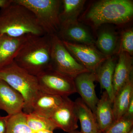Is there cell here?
<instances>
[{
	"instance_id": "obj_1",
	"label": "cell",
	"mask_w": 133,
	"mask_h": 133,
	"mask_svg": "<svg viewBox=\"0 0 133 133\" xmlns=\"http://www.w3.org/2000/svg\"><path fill=\"white\" fill-rule=\"evenodd\" d=\"M14 62L36 77L52 69L50 36L29 35Z\"/></svg>"
},
{
	"instance_id": "obj_15",
	"label": "cell",
	"mask_w": 133,
	"mask_h": 133,
	"mask_svg": "<svg viewBox=\"0 0 133 133\" xmlns=\"http://www.w3.org/2000/svg\"><path fill=\"white\" fill-rule=\"evenodd\" d=\"M63 100V97L40 90L32 102V112L50 118Z\"/></svg>"
},
{
	"instance_id": "obj_28",
	"label": "cell",
	"mask_w": 133,
	"mask_h": 133,
	"mask_svg": "<svg viewBox=\"0 0 133 133\" xmlns=\"http://www.w3.org/2000/svg\"><path fill=\"white\" fill-rule=\"evenodd\" d=\"M13 0H0V8L1 9L6 7L13 2Z\"/></svg>"
},
{
	"instance_id": "obj_29",
	"label": "cell",
	"mask_w": 133,
	"mask_h": 133,
	"mask_svg": "<svg viewBox=\"0 0 133 133\" xmlns=\"http://www.w3.org/2000/svg\"><path fill=\"white\" fill-rule=\"evenodd\" d=\"M35 133H53V131L49 130H42L35 132Z\"/></svg>"
},
{
	"instance_id": "obj_3",
	"label": "cell",
	"mask_w": 133,
	"mask_h": 133,
	"mask_svg": "<svg viewBox=\"0 0 133 133\" xmlns=\"http://www.w3.org/2000/svg\"><path fill=\"white\" fill-rule=\"evenodd\" d=\"M133 16L132 1L101 0L90 6L83 15V20L96 29L107 23L125 24Z\"/></svg>"
},
{
	"instance_id": "obj_8",
	"label": "cell",
	"mask_w": 133,
	"mask_h": 133,
	"mask_svg": "<svg viewBox=\"0 0 133 133\" xmlns=\"http://www.w3.org/2000/svg\"><path fill=\"white\" fill-rule=\"evenodd\" d=\"M66 49L78 62L88 71L95 73L108 58L94 45H85L63 41Z\"/></svg>"
},
{
	"instance_id": "obj_10",
	"label": "cell",
	"mask_w": 133,
	"mask_h": 133,
	"mask_svg": "<svg viewBox=\"0 0 133 133\" xmlns=\"http://www.w3.org/2000/svg\"><path fill=\"white\" fill-rule=\"evenodd\" d=\"M76 92L94 114L99 99L96 95L94 82L97 81L95 73L86 72L79 74L74 79Z\"/></svg>"
},
{
	"instance_id": "obj_25",
	"label": "cell",
	"mask_w": 133,
	"mask_h": 133,
	"mask_svg": "<svg viewBox=\"0 0 133 133\" xmlns=\"http://www.w3.org/2000/svg\"><path fill=\"white\" fill-rule=\"evenodd\" d=\"M127 52L132 56L133 55V30L128 29L121 34L120 43L118 54L120 52Z\"/></svg>"
},
{
	"instance_id": "obj_31",
	"label": "cell",
	"mask_w": 133,
	"mask_h": 133,
	"mask_svg": "<svg viewBox=\"0 0 133 133\" xmlns=\"http://www.w3.org/2000/svg\"><path fill=\"white\" fill-rule=\"evenodd\" d=\"M128 133H133V128L131 129V131L129 132Z\"/></svg>"
},
{
	"instance_id": "obj_30",
	"label": "cell",
	"mask_w": 133,
	"mask_h": 133,
	"mask_svg": "<svg viewBox=\"0 0 133 133\" xmlns=\"http://www.w3.org/2000/svg\"><path fill=\"white\" fill-rule=\"evenodd\" d=\"M69 133H82L80 131H77V130H75V131H72V132H70Z\"/></svg>"
},
{
	"instance_id": "obj_7",
	"label": "cell",
	"mask_w": 133,
	"mask_h": 133,
	"mask_svg": "<svg viewBox=\"0 0 133 133\" xmlns=\"http://www.w3.org/2000/svg\"><path fill=\"white\" fill-rule=\"evenodd\" d=\"M40 90L43 92L68 97L76 93L74 79L50 69L37 77Z\"/></svg>"
},
{
	"instance_id": "obj_5",
	"label": "cell",
	"mask_w": 133,
	"mask_h": 133,
	"mask_svg": "<svg viewBox=\"0 0 133 133\" xmlns=\"http://www.w3.org/2000/svg\"><path fill=\"white\" fill-rule=\"evenodd\" d=\"M28 9L35 17L45 35H57L60 28V0H14Z\"/></svg>"
},
{
	"instance_id": "obj_24",
	"label": "cell",
	"mask_w": 133,
	"mask_h": 133,
	"mask_svg": "<svg viewBox=\"0 0 133 133\" xmlns=\"http://www.w3.org/2000/svg\"><path fill=\"white\" fill-rule=\"evenodd\" d=\"M133 128V119L122 116L114 123L103 133H128Z\"/></svg>"
},
{
	"instance_id": "obj_11",
	"label": "cell",
	"mask_w": 133,
	"mask_h": 133,
	"mask_svg": "<svg viewBox=\"0 0 133 133\" xmlns=\"http://www.w3.org/2000/svg\"><path fill=\"white\" fill-rule=\"evenodd\" d=\"M24 106V99L22 95L7 83L0 79V110L12 116L22 112Z\"/></svg>"
},
{
	"instance_id": "obj_13",
	"label": "cell",
	"mask_w": 133,
	"mask_h": 133,
	"mask_svg": "<svg viewBox=\"0 0 133 133\" xmlns=\"http://www.w3.org/2000/svg\"><path fill=\"white\" fill-rule=\"evenodd\" d=\"M29 35L14 37L0 34V69L14 62Z\"/></svg>"
},
{
	"instance_id": "obj_14",
	"label": "cell",
	"mask_w": 133,
	"mask_h": 133,
	"mask_svg": "<svg viewBox=\"0 0 133 133\" xmlns=\"http://www.w3.org/2000/svg\"><path fill=\"white\" fill-rule=\"evenodd\" d=\"M118 55V59L115 67L113 76L115 96L133 76L132 56L124 52Z\"/></svg>"
},
{
	"instance_id": "obj_6",
	"label": "cell",
	"mask_w": 133,
	"mask_h": 133,
	"mask_svg": "<svg viewBox=\"0 0 133 133\" xmlns=\"http://www.w3.org/2000/svg\"><path fill=\"white\" fill-rule=\"evenodd\" d=\"M50 38L52 69L73 79L89 71L72 56L57 35L50 36Z\"/></svg>"
},
{
	"instance_id": "obj_20",
	"label": "cell",
	"mask_w": 133,
	"mask_h": 133,
	"mask_svg": "<svg viewBox=\"0 0 133 133\" xmlns=\"http://www.w3.org/2000/svg\"><path fill=\"white\" fill-rule=\"evenodd\" d=\"M118 37L114 30L110 29H104L98 34L95 45L101 53L109 57L113 56L117 50H118Z\"/></svg>"
},
{
	"instance_id": "obj_18",
	"label": "cell",
	"mask_w": 133,
	"mask_h": 133,
	"mask_svg": "<svg viewBox=\"0 0 133 133\" xmlns=\"http://www.w3.org/2000/svg\"><path fill=\"white\" fill-rule=\"evenodd\" d=\"M75 107L78 120L80 122L82 133H97L99 131L95 115L81 98L75 101Z\"/></svg>"
},
{
	"instance_id": "obj_2",
	"label": "cell",
	"mask_w": 133,
	"mask_h": 133,
	"mask_svg": "<svg viewBox=\"0 0 133 133\" xmlns=\"http://www.w3.org/2000/svg\"><path fill=\"white\" fill-rule=\"evenodd\" d=\"M0 34L14 37L45 35L33 13L14 0L9 6L0 10Z\"/></svg>"
},
{
	"instance_id": "obj_23",
	"label": "cell",
	"mask_w": 133,
	"mask_h": 133,
	"mask_svg": "<svg viewBox=\"0 0 133 133\" xmlns=\"http://www.w3.org/2000/svg\"><path fill=\"white\" fill-rule=\"evenodd\" d=\"M6 133H35L28 125L26 114L23 111L10 116Z\"/></svg>"
},
{
	"instance_id": "obj_22",
	"label": "cell",
	"mask_w": 133,
	"mask_h": 133,
	"mask_svg": "<svg viewBox=\"0 0 133 133\" xmlns=\"http://www.w3.org/2000/svg\"><path fill=\"white\" fill-rule=\"evenodd\" d=\"M28 125L33 132L42 130L53 131L57 128L56 125L49 118L32 112L26 114Z\"/></svg>"
},
{
	"instance_id": "obj_9",
	"label": "cell",
	"mask_w": 133,
	"mask_h": 133,
	"mask_svg": "<svg viewBox=\"0 0 133 133\" xmlns=\"http://www.w3.org/2000/svg\"><path fill=\"white\" fill-rule=\"evenodd\" d=\"M50 119L56 126L66 132L75 131L78 128V121L75 102L69 97H64L62 104Z\"/></svg>"
},
{
	"instance_id": "obj_4",
	"label": "cell",
	"mask_w": 133,
	"mask_h": 133,
	"mask_svg": "<svg viewBox=\"0 0 133 133\" xmlns=\"http://www.w3.org/2000/svg\"><path fill=\"white\" fill-rule=\"evenodd\" d=\"M0 79L18 91L24 99L23 111L32 112V102L40 91L37 78L32 76L13 62L0 69Z\"/></svg>"
},
{
	"instance_id": "obj_16",
	"label": "cell",
	"mask_w": 133,
	"mask_h": 133,
	"mask_svg": "<svg viewBox=\"0 0 133 133\" xmlns=\"http://www.w3.org/2000/svg\"><path fill=\"white\" fill-rule=\"evenodd\" d=\"M112 104L107 92L104 91L98 101L94 114L101 132H104L115 121Z\"/></svg>"
},
{
	"instance_id": "obj_27",
	"label": "cell",
	"mask_w": 133,
	"mask_h": 133,
	"mask_svg": "<svg viewBox=\"0 0 133 133\" xmlns=\"http://www.w3.org/2000/svg\"><path fill=\"white\" fill-rule=\"evenodd\" d=\"M123 116L127 118L133 119V98L131 100L127 109Z\"/></svg>"
},
{
	"instance_id": "obj_32",
	"label": "cell",
	"mask_w": 133,
	"mask_h": 133,
	"mask_svg": "<svg viewBox=\"0 0 133 133\" xmlns=\"http://www.w3.org/2000/svg\"><path fill=\"white\" fill-rule=\"evenodd\" d=\"M97 133H102L101 132H99H99H98Z\"/></svg>"
},
{
	"instance_id": "obj_26",
	"label": "cell",
	"mask_w": 133,
	"mask_h": 133,
	"mask_svg": "<svg viewBox=\"0 0 133 133\" xmlns=\"http://www.w3.org/2000/svg\"><path fill=\"white\" fill-rule=\"evenodd\" d=\"M10 116V115L2 116L0 115V133H6Z\"/></svg>"
},
{
	"instance_id": "obj_17",
	"label": "cell",
	"mask_w": 133,
	"mask_h": 133,
	"mask_svg": "<svg viewBox=\"0 0 133 133\" xmlns=\"http://www.w3.org/2000/svg\"><path fill=\"white\" fill-rule=\"evenodd\" d=\"M116 62V58L113 56L109 57L100 65L95 73L97 81L107 92L112 104L115 97L114 73Z\"/></svg>"
},
{
	"instance_id": "obj_12",
	"label": "cell",
	"mask_w": 133,
	"mask_h": 133,
	"mask_svg": "<svg viewBox=\"0 0 133 133\" xmlns=\"http://www.w3.org/2000/svg\"><path fill=\"white\" fill-rule=\"evenodd\" d=\"M57 35L62 41L69 42L94 46L95 44L90 33L79 22L60 25Z\"/></svg>"
},
{
	"instance_id": "obj_21",
	"label": "cell",
	"mask_w": 133,
	"mask_h": 133,
	"mask_svg": "<svg viewBox=\"0 0 133 133\" xmlns=\"http://www.w3.org/2000/svg\"><path fill=\"white\" fill-rule=\"evenodd\" d=\"M63 9L59 14L61 25L78 22V16L84 8L85 0H63Z\"/></svg>"
},
{
	"instance_id": "obj_19",
	"label": "cell",
	"mask_w": 133,
	"mask_h": 133,
	"mask_svg": "<svg viewBox=\"0 0 133 133\" xmlns=\"http://www.w3.org/2000/svg\"><path fill=\"white\" fill-rule=\"evenodd\" d=\"M133 98V76L115 96L112 104L115 121L122 118Z\"/></svg>"
}]
</instances>
